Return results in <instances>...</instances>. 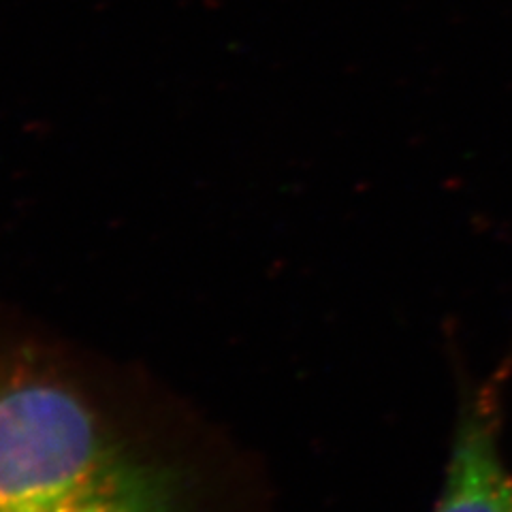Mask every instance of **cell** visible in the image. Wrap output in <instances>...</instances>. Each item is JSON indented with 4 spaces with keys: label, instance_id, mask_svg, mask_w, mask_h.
Returning a JSON list of instances; mask_svg holds the SVG:
<instances>
[{
    "label": "cell",
    "instance_id": "obj_1",
    "mask_svg": "<svg viewBox=\"0 0 512 512\" xmlns=\"http://www.w3.org/2000/svg\"><path fill=\"white\" fill-rule=\"evenodd\" d=\"M141 461L50 359L0 357V512H175Z\"/></svg>",
    "mask_w": 512,
    "mask_h": 512
},
{
    "label": "cell",
    "instance_id": "obj_2",
    "mask_svg": "<svg viewBox=\"0 0 512 512\" xmlns=\"http://www.w3.org/2000/svg\"><path fill=\"white\" fill-rule=\"evenodd\" d=\"M434 512H512V472L500 455L495 410L483 402L457 429Z\"/></svg>",
    "mask_w": 512,
    "mask_h": 512
}]
</instances>
